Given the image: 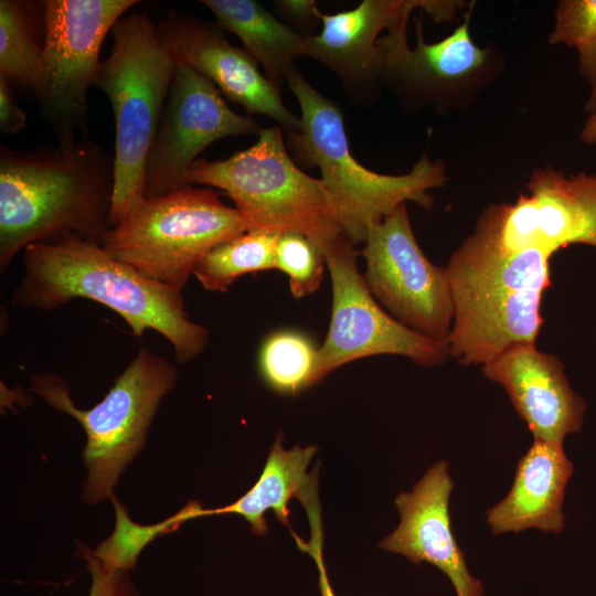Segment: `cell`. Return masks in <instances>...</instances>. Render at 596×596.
Here are the masks:
<instances>
[{"label":"cell","instance_id":"obj_1","mask_svg":"<svg viewBox=\"0 0 596 596\" xmlns=\"http://www.w3.org/2000/svg\"><path fill=\"white\" fill-rule=\"evenodd\" d=\"M22 253L24 273L11 304L52 310L76 298L97 301L120 316L136 338L147 330L164 337L180 364L207 345L209 330L189 318L182 290L148 278L99 243L70 235L31 244Z\"/></svg>","mask_w":596,"mask_h":596},{"label":"cell","instance_id":"obj_2","mask_svg":"<svg viewBox=\"0 0 596 596\" xmlns=\"http://www.w3.org/2000/svg\"><path fill=\"white\" fill-rule=\"evenodd\" d=\"M114 184V157L86 137L34 151L1 146V272L34 243L75 235L100 244Z\"/></svg>","mask_w":596,"mask_h":596},{"label":"cell","instance_id":"obj_3","mask_svg":"<svg viewBox=\"0 0 596 596\" xmlns=\"http://www.w3.org/2000/svg\"><path fill=\"white\" fill-rule=\"evenodd\" d=\"M552 255L540 247L504 248L478 217L446 267L454 304L451 358L483 365L515 344H535Z\"/></svg>","mask_w":596,"mask_h":596},{"label":"cell","instance_id":"obj_4","mask_svg":"<svg viewBox=\"0 0 596 596\" xmlns=\"http://www.w3.org/2000/svg\"><path fill=\"white\" fill-rule=\"evenodd\" d=\"M286 83L300 107V130L289 136L295 151L321 172L339 212L344 237L353 245L364 243L373 224L380 223L400 205L414 202L433 207L429 190L448 180L445 164L426 153L405 174L372 171L353 157L343 114L331 99L319 93L294 66Z\"/></svg>","mask_w":596,"mask_h":596},{"label":"cell","instance_id":"obj_5","mask_svg":"<svg viewBox=\"0 0 596 596\" xmlns=\"http://www.w3.org/2000/svg\"><path fill=\"white\" fill-rule=\"evenodd\" d=\"M188 180L224 191L247 231L302 234L323 253L344 236L331 192L290 158L280 126L263 128L251 147L227 159L199 158Z\"/></svg>","mask_w":596,"mask_h":596},{"label":"cell","instance_id":"obj_6","mask_svg":"<svg viewBox=\"0 0 596 596\" xmlns=\"http://www.w3.org/2000/svg\"><path fill=\"white\" fill-rule=\"evenodd\" d=\"M111 35L113 50L94 87L107 96L115 118L113 227L145 196V163L178 63L146 13L123 17Z\"/></svg>","mask_w":596,"mask_h":596},{"label":"cell","instance_id":"obj_7","mask_svg":"<svg viewBox=\"0 0 596 596\" xmlns=\"http://www.w3.org/2000/svg\"><path fill=\"white\" fill-rule=\"evenodd\" d=\"M177 379L172 362L141 348L105 397L89 409H79L60 375L30 376L33 393L74 417L85 430L84 461L88 476L83 499L86 503L95 504L113 496L120 473L143 447L157 409L175 386Z\"/></svg>","mask_w":596,"mask_h":596},{"label":"cell","instance_id":"obj_8","mask_svg":"<svg viewBox=\"0 0 596 596\" xmlns=\"http://www.w3.org/2000/svg\"><path fill=\"white\" fill-rule=\"evenodd\" d=\"M246 231L237 210L214 190L190 185L134 202L100 245L148 278L182 290L206 253Z\"/></svg>","mask_w":596,"mask_h":596},{"label":"cell","instance_id":"obj_9","mask_svg":"<svg viewBox=\"0 0 596 596\" xmlns=\"http://www.w3.org/2000/svg\"><path fill=\"white\" fill-rule=\"evenodd\" d=\"M137 0H43L42 85L36 96L40 118L58 146L85 136L87 94L94 86L104 40Z\"/></svg>","mask_w":596,"mask_h":596},{"label":"cell","instance_id":"obj_10","mask_svg":"<svg viewBox=\"0 0 596 596\" xmlns=\"http://www.w3.org/2000/svg\"><path fill=\"white\" fill-rule=\"evenodd\" d=\"M332 286L331 319L318 349L315 383L339 366L377 354L403 355L424 366L450 358L446 341L423 336L384 310L356 266L360 252L344 236L324 251Z\"/></svg>","mask_w":596,"mask_h":596},{"label":"cell","instance_id":"obj_11","mask_svg":"<svg viewBox=\"0 0 596 596\" xmlns=\"http://www.w3.org/2000/svg\"><path fill=\"white\" fill-rule=\"evenodd\" d=\"M364 243L363 277L373 297L404 326L447 342L454 321L448 274L421 249L406 203L373 224Z\"/></svg>","mask_w":596,"mask_h":596},{"label":"cell","instance_id":"obj_12","mask_svg":"<svg viewBox=\"0 0 596 596\" xmlns=\"http://www.w3.org/2000/svg\"><path fill=\"white\" fill-rule=\"evenodd\" d=\"M473 2L462 22L446 38L427 43L422 17L415 19L416 45L407 41L405 18L379 40L381 81L412 108L430 106L439 111L467 100L485 84L493 66L492 50L479 46L470 34Z\"/></svg>","mask_w":596,"mask_h":596},{"label":"cell","instance_id":"obj_13","mask_svg":"<svg viewBox=\"0 0 596 596\" xmlns=\"http://www.w3.org/2000/svg\"><path fill=\"white\" fill-rule=\"evenodd\" d=\"M262 129L249 116L233 111L209 79L178 63L145 163V196L190 187L189 171L206 147L227 137L259 135Z\"/></svg>","mask_w":596,"mask_h":596},{"label":"cell","instance_id":"obj_14","mask_svg":"<svg viewBox=\"0 0 596 596\" xmlns=\"http://www.w3.org/2000/svg\"><path fill=\"white\" fill-rule=\"evenodd\" d=\"M529 194L492 204L481 213L507 249L540 247L551 254L572 244L596 247V175L535 169Z\"/></svg>","mask_w":596,"mask_h":596},{"label":"cell","instance_id":"obj_15","mask_svg":"<svg viewBox=\"0 0 596 596\" xmlns=\"http://www.w3.org/2000/svg\"><path fill=\"white\" fill-rule=\"evenodd\" d=\"M157 29L177 63L209 79L248 115L270 117L289 136L299 132L300 118L284 105L280 89L259 71L258 63L245 50L227 41L216 22L171 9Z\"/></svg>","mask_w":596,"mask_h":596},{"label":"cell","instance_id":"obj_16","mask_svg":"<svg viewBox=\"0 0 596 596\" xmlns=\"http://www.w3.org/2000/svg\"><path fill=\"white\" fill-rule=\"evenodd\" d=\"M432 0H364L354 9L322 13L321 30L305 36L306 56L332 71L353 100L368 105L381 81L380 33L409 18L427 13Z\"/></svg>","mask_w":596,"mask_h":596},{"label":"cell","instance_id":"obj_17","mask_svg":"<svg viewBox=\"0 0 596 596\" xmlns=\"http://www.w3.org/2000/svg\"><path fill=\"white\" fill-rule=\"evenodd\" d=\"M454 481L448 464L430 467L409 492L395 498L398 526L379 546L412 563H429L453 583L457 596H483L480 581L471 575L451 530L449 499Z\"/></svg>","mask_w":596,"mask_h":596},{"label":"cell","instance_id":"obj_18","mask_svg":"<svg viewBox=\"0 0 596 596\" xmlns=\"http://www.w3.org/2000/svg\"><path fill=\"white\" fill-rule=\"evenodd\" d=\"M481 371L504 387L534 438L563 441L581 429L586 404L572 390L555 354L520 343L481 365Z\"/></svg>","mask_w":596,"mask_h":596},{"label":"cell","instance_id":"obj_19","mask_svg":"<svg viewBox=\"0 0 596 596\" xmlns=\"http://www.w3.org/2000/svg\"><path fill=\"white\" fill-rule=\"evenodd\" d=\"M573 471L563 441L534 438L518 462L509 493L487 512L491 531L560 533L564 529L565 489Z\"/></svg>","mask_w":596,"mask_h":596},{"label":"cell","instance_id":"obj_20","mask_svg":"<svg viewBox=\"0 0 596 596\" xmlns=\"http://www.w3.org/2000/svg\"><path fill=\"white\" fill-rule=\"evenodd\" d=\"M279 433L270 447L266 464L255 485L231 504L204 509L199 502L187 504L189 519L213 514H240L251 526L252 532L262 536L267 532L265 513L272 510L277 520L290 528L288 503L298 498L317 480V471L307 473V468L317 453V446L295 445L285 449Z\"/></svg>","mask_w":596,"mask_h":596},{"label":"cell","instance_id":"obj_21","mask_svg":"<svg viewBox=\"0 0 596 596\" xmlns=\"http://www.w3.org/2000/svg\"><path fill=\"white\" fill-rule=\"evenodd\" d=\"M216 23L236 35L244 50L280 89L295 61L306 55L305 36L255 0H202Z\"/></svg>","mask_w":596,"mask_h":596},{"label":"cell","instance_id":"obj_22","mask_svg":"<svg viewBox=\"0 0 596 596\" xmlns=\"http://www.w3.org/2000/svg\"><path fill=\"white\" fill-rule=\"evenodd\" d=\"M43 1H0V75L38 96L43 75Z\"/></svg>","mask_w":596,"mask_h":596},{"label":"cell","instance_id":"obj_23","mask_svg":"<svg viewBox=\"0 0 596 596\" xmlns=\"http://www.w3.org/2000/svg\"><path fill=\"white\" fill-rule=\"evenodd\" d=\"M278 233L246 231L212 248L194 266L193 276L209 291H226L241 276L275 269Z\"/></svg>","mask_w":596,"mask_h":596},{"label":"cell","instance_id":"obj_24","mask_svg":"<svg viewBox=\"0 0 596 596\" xmlns=\"http://www.w3.org/2000/svg\"><path fill=\"white\" fill-rule=\"evenodd\" d=\"M318 349L304 333L277 331L263 342L258 365L265 383L280 394L295 395L316 384Z\"/></svg>","mask_w":596,"mask_h":596},{"label":"cell","instance_id":"obj_25","mask_svg":"<svg viewBox=\"0 0 596 596\" xmlns=\"http://www.w3.org/2000/svg\"><path fill=\"white\" fill-rule=\"evenodd\" d=\"M116 511V525L113 534L93 552L100 564L109 572L134 568L141 550L157 536L178 530L187 521L183 510L152 525L135 523L125 507L111 496Z\"/></svg>","mask_w":596,"mask_h":596},{"label":"cell","instance_id":"obj_26","mask_svg":"<svg viewBox=\"0 0 596 596\" xmlns=\"http://www.w3.org/2000/svg\"><path fill=\"white\" fill-rule=\"evenodd\" d=\"M324 254L310 238L298 233L278 235L275 248V269L288 276L295 298L315 292L322 280Z\"/></svg>","mask_w":596,"mask_h":596},{"label":"cell","instance_id":"obj_27","mask_svg":"<svg viewBox=\"0 0 596 596\" xmlns=\"http://www.w3.org/2000/svg\"><path fill=\"white\" fill-rule=\"evenodd\" d=\"M596 41V0H561L554 10L551 44L576 50Z\"/></svg>","mask_w":596,"mask_h":596},{"label":"cell","instance_id":"obj_28","mask_svg":"<svg viewBox=\"0 0 596 596\" xmlns=\"http://www.w3.org/2000/svg\"><path fill=\"white\" fill-rule=\"evenodd\" d=\"M82 556L88 564L92 585L88 596H138L128 572L107 571L87 546H79Z\"/></svg>","mask_w":596,"mask_h":596},{"label":"cell","instance_id":"obj_29","mask_svg":"<svg viewBox=\"0 0 596 596\" xmlns=\"http://www.w3.org/2000/svg\"><path fill=\"white\" fill-rule=\"evenodd\" d=\"M275 9L278 14L286 20V24L302 36L315 35L313 29L321 23L317 7L313 0H279L275 1Z\"/></svg>","mask_w":596,"mask_h":596},{"label":"cell","instance_id":"obj_30","mask_svg":"<svg viewBox=\"0 0 596 596\" xmlns=\"http://www.w3.org/2000/svg\"><path fill=\"white\" fill-rule=\"evenodd\" d=\"M25 125L26 115L18 105L13 84L0 75V130L7 135H14Z\"/></svg>","mask_w":596,"mask_h":596},{"label":"cell","instance_id":"obj_31","mask_svg":"<svg viewBox=\"0 0 596 596\" xmlns=\"http://www.w3.org/2000/svg\"><path fill=\"white\" fill-rule=\"evenodd\" d=\"M310 526H311V538L309 542L302 541L298 535L292 533L295 536L296 542L298 543L299 549H301L304 552H307L312 556L315 560L318 572H319V589L321 596H337L333 592L332 586L330 585L324 561L322 557V541H323V534H322V525H321V517L320 514H315L309 517Z\"/></svg>","mask_w":596,"mask_h":596},{"label":"cell","instance_id":"obj_32","mask_svg":"<svg viewBox=\"0 0 596 596\" xmlns=\"http://www.w3.org/2000/svg\"><path fill=\"white\" fill-rule=\"evenodd\" d=\"M577 53L579 72L589 86L585 110L594 114L596 113V41L577 49Z\"/></svg>","mask_w":596,"mask_h":596},{"label":"cell","instance_id":"obj_33","mask_svg":"<svg viewBox=\"0 0 596 596\" xmlns=\"http://www.w3.org/2000/svg\"><path fill=\"white\" fill-rule=\"evenodd\" d=\"M581 139L585 143L596 145V113L590 114L586 120L581 132Z\"/></svg>","mask_w":596,"mask_h":596}]
</instances>
